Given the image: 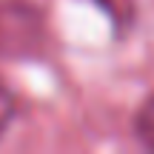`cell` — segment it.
<instances>
[{
	"label": "cell",
	"instance_id": "6da1fadb",
	"mask_svg": "<svg viewBox=\"0 0 154 154\" xmlns=\"http://www.w3.org/2000/svg\"><path fill=\"white\" fill-rule=\"evenodd\" d=\"M46 17L29 0H0V60H26L46 46Z\"/></svg>",
	"mask_w": 154,
	"mask_h": 154
},
{
	"label": "cell",
	"instance_id": "7a4b0ae2",
	"mask_svg": "<svg viewBox=\"0 0 154 154\" xmlns=\"http://www.w3.org/2000/svg\"><path fill=\"white\" fill-rule=\"evenodd\" d=\"M94 3L109 14L111 26L120 34L134 26V17H137V3H134V0H94Z\"/></svg>",
	"mask_w": 154,
	"mask_h": 154
},
{
	"label": "cell",
	"instance_id": "3957f363",
	"mask_svg": "<svg viewBox=\"0 0 154 154\" xmlns=\"http://www.w3.org/2000/svg\"><path fill=\"white\" fill-rule=\"evenodd\" d=\"M134 134L146 149L154 151V94L140 106L137 117H134Z\"/></svg>",
	"mask_w": 154,
	"mask_h": 154
},
{
	"label": "cell",
	"instance_id": "277c9868",
	"mask_svg": "<svg viewBox=\"0 0 154 154\" xmlns=\"http://www.w3.org/2000/svg\"><path fill=\"white\" fill-rule=\"evenodd\" d=\"M11 117H14V100H11L9 88L0 83V137H3V131L9 128Z\"/></svg>",
	"mask_w": 154,
	"mask_h": 154
}]
</instances>
